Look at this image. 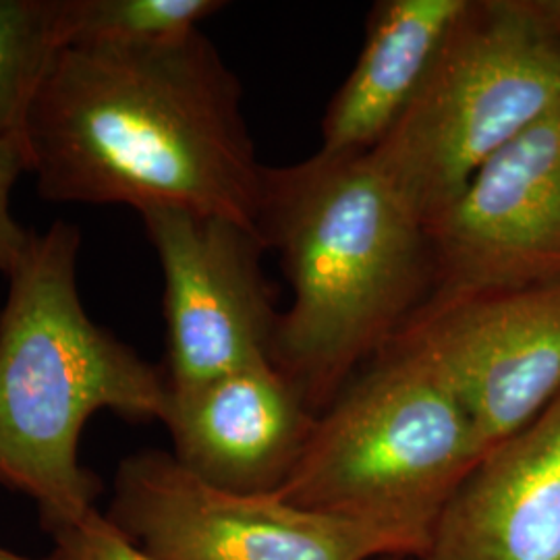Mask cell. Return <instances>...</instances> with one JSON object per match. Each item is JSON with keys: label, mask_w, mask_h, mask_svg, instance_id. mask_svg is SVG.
Instances as JSON below:
<instances>
[{"label": "cell", "mask_w": 560, "mask_h": 560, "mask_svg": "<svg viewBox=\"0 0 560 560\" xmlns=\"http://www.w3.org/2000/svg\"><path fill=\"white\" fill-rule=\"evenodd\" d=\"M21 138L46 200L180 208L258 233L266 166L240 80L200 30L152 48H62Z\"/></svg>", "instance_id": "obj_1"}, {"label": "cell", "mask_w": 560, "mask_h": 560, "mask_svg": "<svg viewBox=\"0 0 560 560\" xmlns=\"http://www.w3.org/2000/svg\"><path fill=\"white\" fill-rule=\"evenodd\" d=\"M258 233L291 284L270 360L312 409L330 405L430 298L428 221L372 152L318 150L266 166Z\"/></svg>", "instance_id": "obj_2"}, {"label": "cell", "mask_w": 560, "mask_h": 560, "mask_svg": "<svg viewBox=\"0 0 560 560\" xmlns=\"http://www.w3.org/2000/svg\"><path fill=\"white\" fill-rule=\"evenodd\" d=\"M80 245L69 222L36 235L0 310V486L36 501L42 521L96 509L101 478L80 460L94 413L164 423L171 409L164 370L83 310Z\"/></svg>", "instance_id": "obj_3"}, {"label": "cell", "mask_w": 560, "mask_h": 560, "mask_svg": "<svg viewBox=\"0 0 560 560\" xmlns=\"http://www.w3.org/2000/svg\"><path fill=\"white\" fill-rule=\"evenodd\" d=\"M481 457L453 386L432 361L395 342L316 418L277 494L307 511L428 541Z\"/></svg>", "instance_id": "obj_4"}, {"label": "cell", "mask_w": 560, "mask_h": 560, "mask_svg": "<svg viewBox=\"0 0 560 560\" xmlns=\"http://www.w3.org/2000/svg\"><path fill=\"white\" fill-rule=\"evenodd\" d=\"M560 106V0H469L420 94L372 152L436 217L492 154Z\"/></svg>", "instance_id": "obj_5"}, {"label": "cell", "mask_w": 560, "mask_h": 560, "mask_svg": "<svg viewBox=\"0 0 560 560\" xmlns=\"http://www.w3.org/2000/svg\"><path fill=\"white\" fill-rule=\"evenodd\" d=\"M106 517L159 560L420 559L428 546L407 532L301 509L277 492L222 490L162 451L120 460Z\"/></svg>", "instance_id": "obj_6"}, {"label": "cell", "mask_w": 560, "mask_h": 560, "mask_svg": "<svg viewBox=\"0 0 560 560\" xmlns=\"http://www.w3.org/2000/svg\"><path fill=\"white\" fill-rule=\"evenodd\" d=\"M140 214L164 280L171 393L270 360L280 312L261 270L268 247L260 235L231 219L180 208Z\"/></svg>", "instance_id": "obj_7"}, {"label": "cell", "mask_w": 560, "mask_h": 560, "mask_svg": "<svg viewBox=\"0 0 560 560\" xmlns=\"http://www.w3.org/2000/svg\"><path fill=\"white\" fill-rule=\"evenodd\" d=\"M428 235L425 305L560 280V106L483 162Z\"/></svg>", "instance_id": "obj_8"}, {"label": "cell", "mask_w": 560, "mask_h": 560, "mask_svg": "<svg viewBox=\"0 0 560 560\" xmlns=\"http://www.w3.org/2000/svg\"><path fill=\"white\" fill-rule=\"evenodd\" d=\"M395 342L436 365L486 455L560 397V280L423 305Z\"/></svg>", "instance_id": "obj_9"}, {"label": "cell", "mask_w": 560, "mask_h": 560, "mask_svg": "<svg viewBox=\"0 0 560 560\" xmlns=\"http://www.w3.org/2000/svg\"><path fill=\"white\" fill-rule=\"evenodd\" d=\"M314 409L272 360L187 393L164 420L175 459L200 480L241 494L277 492L314 428Z\"/></svg>", "instance_id": "obj_10"}, {"label": "cell", "mask_w": 560, "mask_h": 560, "mask_svg": "<svg viewBox=\"0 0 560 560\" xmlns=\"http://www.w3.org/2000/svg\"><path fill=\"white\" fill-rule=\"evenodd\" d=\"M418 560H560V397L476 463Z\"/></svg>", "instance_id": "obj_11"}, {"label": "cell", "mask_w": 560, "mask_h": 560, "mask_svg": "<svg viewBox=\"0 0 560 560\" xmlns=\"http://www.w3.org/2000/svg\"><path fill=\"white\" fill-rule=\"evenodd\" d=\"M469 0H381L351 73L322 119L326 154L374 152L420 94Z\"/></svg>", "instance_id": "obj_12"}, {"label": "cell", "mask_w": 560, "mask_h": 560, "mask_svg": "<svg viewBox=\"0 0 560 560\" xmlns=\"http://www.w3.org/2000/svg\"><path fill=\"white\" fill-rule=\"evenodd\" d=\"M221 0H59L62 48H152L187 38Z\"/></svg>", "instance_id": "obj_13"}, {"label": "cell", "mask_w": 560, "mask_h": 560, "mask_svg": "<svg viewBox=\"0 0 560 560\" xmlns=\"http://www.w3.org/2000/svg\"><path fill=\"white\" fill-rule=\"evenodd\" d=\"M60 50L59 0H0V138L23 133Z\"/></svg>", "instance_id": "obj_14"}, {"label": "cell", "mask_w": 560, "mask_h": 560, "mask_svg": "<svg viewBox=\"0 0 560 560\" xmlns=\"http://www.w3.org/2000/svg\"><path fill=\"white\" fill-rule=\"evenodd\" d=\"M55 560H159L143 552L113 521L92 509L75 520L42 521Z\"/></svg>", "instance_id": "obj_15"}, {"label": "cell", "mask_w": 560, "mask_h": 560, "mask_svg": "<svg viewBox=\"0 0 560 560\" xmlns=\"http://www.w3.org/2000/svg\"><path fill=\"white\" fill-rule=\"evenodd\" d=\"M23 173H30L23 138H0V275L7 279L20 268L38 235L23 229L11 214V196Z\"/></svg>", "instance_id": "obj_16"}, {"label": "cell", "mask_w": 560, "mask_h": 560, "mask_svg": "<svg viewBox=\"0 0 560 560\" xmlns=\"http://www.w3.org/2000/svg\"><path fill=\"white\" fill-rule=\"evenodd\" d=\"M0 560H55L52 557L50 559H32V557H25V555H20V552H13V550H9V548H2L0 546Z\"/></svg>", "instance_id": "obj_17"}]
</instances>
